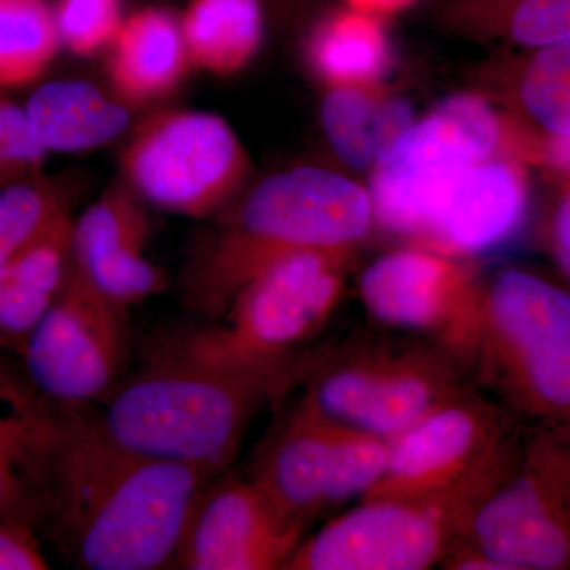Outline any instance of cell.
<instances>
[{
    "label": "cell",
    "mask_w": 570,
    "mask_h": 570,
    "mask_svg": "<svg viewBox=\"0 0 570 570\" xmlns=\"http://www.w3.org/2000/svg\"><path fill=\"white\" fill-rule=\"evenodd\" d=\"M62 444L47 532L88 570L175 568L213 472L112 444L92 406H61Z\"/></svg>",
    "instance_id": "1"
},
{
    "label": "cell",
    "mask_w": 570,
    "mask_h": 570,
    "mask_svg": "<svg viewBox=\"0 0 570 570\" xmlns=\"http://www.w3.org/2000/svg\"><path fill=\"white\" fill-rule=\"evenodd\" d=\"M367 195L343 176L302 167L265 179L214 232L186 283L190 309L223 318L235 295L281 258L348 254L370 230Z\"/></svg>",
    "instance_id": "2"
},
{
    "label": "cell",
    "mask_w": 570,
    "mask_h": 570,
    "mask_svg": "<svg viewBox=\"0 0 570 570\" xmlns=\"http://www.w3.org/2000/svg\"><path fill=\"white\" fill-rule=\"evenodd\" d=\"M281 393L266 379L164 348L124 377L96 415L126 452L223 474L255 412Z\"/></svg>",
    "instance_id": "3"
},
{
    "label": "cell",
    "mask_w": 570,
    "mask_h": 570,
    "mask_svg": "<svg viewBox=\"0 0 570 570\" xmlns=\"http://www.w3.org/2000/svg\"><path fill=\"white\" fill-rule=\"evenodd\" d=\"M347 254L281 258L235 295L223 318L176 337L168 351L205 365L254 374L291 387L295 351L317 335L343 295Z\"/></svg>",
    "instance_id": "4"
},
{
    "label": "cell",
    "mask_w": 570,
    "mask_h": 570,
    "mask_svg": "<svg viewBox=\"0 0 570 570\" xmlns=\"http://www.w3.org/2000/svg\"><path fill=\"white\" fill-rule=\"evenodd\" d=\"M471 367L521 422L570 425V292L523 269L494 277Z\"/></svg>",
    "instance_id": "5"
},
{
    "label": "cell",
    "mask_w": 570,
    "mask_h": 570,
    "mask_svg": "<svg viewBox=\"0 0 570 570\" xmlns=\"http://www.w3.org/2000/svg\"><path fill=\"white\" fill-rule=\"evenodd\" d=\"M521 423L464 384L390 441L384 474L363 499H426L471 519L519 460L528 433Z\"/></svg>",
    "instance_id": "6"
},
{
    "label": "cell",
    "mask_w": 570,
    "mask_h": 570,
    "mask_svg": "<svg viewBox=\"0 0 570 570\" xmlns=\"http://www.w3.org/2000/svg\"><path fill=\"white\" fill-rule=\"evenodd\" d=\"M464 366L425 340L360 337L307 363L298 407L392 441L464 385Z\"/></svg>",
    "instance_id": "7"
},
{
    "label": "cell",
    "mask_w": 570,
    "mask_h": 570,
    "mask_svg": "<svg viewBox=\"0 0 570 570\" xmlns=\"http://www.w3.org/2000/svg\"><path fill=\"white\" fill-rule=\"evenodd\" d=\"M463 542L501 570H570V425L531 426Z\"/></svg>",
    "instance_id": "8"
},
{
    "label": "cell",
    "mask_w": 570,
    "mask_h": 570,
    "mask_svg": "<svg viewBox=\"0 0 570 570\" xmlns=\"http://www.w3.org/2000/svg\"><path fill=\"white\" fill-rule=\"evenodd\" d=\"M124 181L148 205L187 217L219 213L249 171L227 121L208 111H168L142 122L121 156Z\"/></svg>",
    "instance_id": "9"
},
{
    "label": "cell",
    "mask_w": 570,
    "mask_h": 570,
    "mask_svg": "<svg viewBox=\"0 0 570 570\" xmlns=\"http://www.w3.org/2000/svg\"><path fill=\"white\" fill-rule=\"evenodd\" d=\"M498 135L493 111L469 96L453 97L409 127L377 159L371 205L379 223L425 238L450 190L493 153Z\"/></svg>",
    "instance_id": "10"
},
{
    "label": "cell",
    "mask_w": 570,
    "mask_h": 570,
    "mask_svg": "<svg viewBox=\"0 0 570 570\" xmlns=\"http://www.w3.org/2000/svg\"><path fill=\"white\" fill-rule=\"evenodd\" d=\"M129 307L94 287L71 262L69 275L21 351V366L59 406L104 403L124 379Z\"/></svg>",
    "instance_id": "11"
},
{
    "label": "cell",
    "mask_w": 570,
    "mask_h": 570,
    "mask_svg": "<svg viewBox=\"0 0 570 570\" xmlns=\"http://www.w3.org/2000/svg\"><path fill=\"white\" fill-rule=\"evenodd\" d=\"M390 441L337 425L296 406L269 439L254 480L303 524L374 489L387 466Z\"/></svg>",
    "instance_id": "12"
},
{
    "label": "cell",
    "mask_w": 570,
    "mask_h": 570,
    "mask_svg": "<svg viewBox=\"0 0 570 570\" xmlns=\"http://www.w3.org/2000/svg\"><path fill=\"white\" fill-rule=\"evenodd\" d=\"M464 510L426 499L370 498L303 539L283 570H426L464 538Z\"/></svg>",
    "instance_id": "13"
},
{
    "label": "cell",
    "mask_w": 570,
    "mask_h": 570,
    "mask_svg": "<svg viewBox=\"0 0 570 570\" xmlns=\"http://www.w3.org/2000/svg\"><path fill=\"white\" fill-rule=\"evenodd\" d=\"M360 294L379 324L430 341L471 366L483 287L456 262L430 250H395L367 266Z\"/></svg>",
    "instance_id": "14"
},
{
    "label": "cell",
    "mask_w": 570,
    "mask_h": 570,
    "mask_svg": "<svg viewBox=\"0 0 570 570\" xmlns=\"http://www.w3.org/2000/svg\"><path fill=\"white\" fill-rule=\"evenodd\" d=\"M305 528L254 480L214 475L195 501L175 568L283 570Z\"/></svg>",
    "instance_id": "15"
},
{
    "label": "cell",
    "mask_w": 570,
    "mask_h": 570,
    "mask_svg": "<svg viewBox=\"0 0 570 570\" xmlns=\"http://www.w3.org/2000/svg\"><path fill=\"white\" fill-rule=\"evenodd\" d=\"M61 444V406L0 354V520L47 531Z\"/></svg>",
    "instance_id": "16"
},
{
    "label": "cell",
    "mask_w": 570,
    "mask_h": 570,
    "mask_svg": "<svg viewBox=\"0 0 570 570\" xmlns=\"http://www.w3.org/2000/svg\"><path fill=\"white\" fill-rule=\"evenodd\" d=\"M146 202L126 181L108 187L73 219L71 262L112 302L132 306L165 288L163 269L146 257L151 220Z\"/></svg>",
    "instance_id": "17"
},
{
    "label": "cell",
    "mask_w": 570,
    "mask_h": 570,
    "mask_svg": "<svg viewBox=\"0 0 570 570\" xmlns=\"http://www.w3.org/2000/svg\"><path fill=\"white\" fill-rule=\"evenodd\" d=\"M527 193L519 171L505 163L474 165L461 176L425 235L441 254H478L519 230Z\"/></svg>",
    "instance_id": "18"
},
{
    "label": "cell",
    "mask_w": 570,
    "mask_h": 570,
    "mask_svg": "<svg viewBox=\"0 0 570 570\" xmlns=\"http://www.w3.org/2000/svg\"><path fill=\"white\" fill-rule=\"evenodd\" d=\"M189 63L181 21L151 7L122 21L110 45L108 77L122 104L142 105L174 92Z\"/></svg>",
    "instance_id": "19"
},
{
    "label": "cell",
    "mask_w": 570,
    "mask_h": 570,
    "mask_svg": "<svg viewBox=\"0 0 570 570\" xmlns=\"http://www.w3.org/2000/svg\"><path fill=\"white\" fill-rule=\"evenodd\" d=\"M71 213L62 214L0 272V347L20 352L61 292L71 265Z\"/></svg>",
    "instance_id": "20"
},
{
    "label": "cell",
    "mask_w": 570,
    "mask_h": 570,
    "mask_svg": "<svg viewBox=\"0 0 570 570\" xmlns=\"http://www.w3.org/2000/svg\"><path fill=\"white\" fill-rule=\"evenodd\" d=\"M26 115L47 151L82 153L100 148L126 132L129 110L92 82L59 80L32 94Z\"/></svg>",
    "instance_id": "21"
},
{
    "label": "cell",
    "mask_w": 570,
    "mask_h": 570,
    "mask_svg": "<svg viewBox=\"0 0 570 570\" xmlns=\"http://www.w3.org/2000/svg\"><path fill=\"white\" fill-rule=\"evenodd\" d=\"M190 63L230 75L253 59L264 20L258 0H193L181 20Z\"/></svg>",
    "instance_id": "22"
},
{
    "label": "cell",
    "mask_w": 570,
    "mask_h": 570,
    "mask_svg": "<svg viewBox=\"0 0 570 570\" xmlns=\"http://www.w3.org/2000/svg\"><path fill=\"white\" fill-rule=\"evenodd\" d=\"M322 122L341 159L363 168L406 132L411 110L403 102H377L354 88H340L322 105Z\"/></svg>",
    "instance_id": "23"
},
{
    "label": "cell",
    "mask_w": 570,
    "mask_h": 570,
    "mask_svg": "<svg viewBox=\"0 0 570 570\" xmlns=\"http://www.w3.org/2000/svg\"><path fill=\"white\" fill-rule=\"evenodd\" d=\"M309 59L318 77L330 85H366L387 69V40L367 14L340 13L322 22L314 32Z\"/></svg>",
    "instance_id": "24"
},
{
    "label": "cell",
    "mask_w": 570,
    "mask_h": 570,
    "mask_svg": "<svg viewBox=\"0 0 570 570\" xmlns=\"http://www.w3.org/2000/svg\"><path fill=\"white\" fill-rule=\"evenodd\" d=\"M61 47L48 0H0V91L31 85Z\"/></svg>",
    "instance_id": "25"
},
{
    "label": "cell",
    "mask_w": 570,
    "mask_h": 570,
    "mask_svg": "<svg viewBox=\"0 0 570 570\" xmlns=\"http://www.w3.org/2000/svg\"><path fill=\"white\" fill-rule=\"evenodd\" d=\"M70 212L61 184L31 178L0 189V272L26 246Z\"/></svg>",
    "instance_id": "26"
},
{
    "label": "cell",
    "mask_w": 570,
    "mask_h": 570,
    "mask_svg": "<svg viewBox=\"0 0 570 570\" xmlns=\"http://www.w3.org/2000/svg\"><path fill=\"white\" fill-rule=\"evenodd\" d=\"M524 107L557 137H570V41L543 47L521 85Z\"/></svg>",
    "instance_id": "27"
},
{
    "label": "cell",
    "mask_w": 570,
    "mask_h": 570,
    "mask_svg": "<svg viewBox=\"0 0 570 570\" xmlns=\"http://www.w3.org/2000/svg\"><path fill=\"white\" fill-rule=\"evenodd\" d=\"M55 18L61 45L92 56L110 47L121 28V0H58Z\"/></svg>",
    "instance_id": "28"
},
{
    "label": "cell",
    "mask_w": 570,
    "mask_h": 570,
    "mask_svg": "<svg viewBox=\"0 0 570 570\" xmlns=\"http://www.w3.org/2000/svg\"><path fill=\"white\" fill-rule=\"evenodd\" d=\"M47 153L33 135L24 108L0 92V178L9 184L36 178Z\"/></svg>",
    "instance_id": "29"
},
{
    "label": "cell",
    "mask_w": 570,
    "mask_h": 570,
    "mask_svg": "<svg viewBox=\"0 0 570 570\" xmlns=\"http://www.w3.org/2000/svg\"><path fill=\"white\" fill-rule=\"evenodd\" d=\"M512 33L528 47L570 41V0H520L513 11Z\"/></svg>",
    "instance_id": "30"
},
{
    "label": "cell",
    "mask_w": 570,
    "mask_h": 570,
    "mask_svg": "<svg viewBox=\"0 0 570 570\" xmlns=\"http://www.w3.org/2000/svg\"><path fill=\"white\" fill-rule=\"evenodd\" d=\"M50 568L37 531L26 524L0 520V570H45Z\"/></svg>",
    "instance_id": "31"
},
{
    "label": "cell",
    "mask_w": 570,
    "mask_h": 570,
    "mask_svg": "<svg viewBox=\"0 0 570 570\" xmlns=\"http://www.w3.org/2000/svg\"><path fill=\"white\" fill-rule=\"evenodd\" d=\"M554 250H570V194L561 202L553 220Z\"/></svg>",
    "instance_id": "32"
},
{
    "label": "cell",
    "mask_w": 570,
    "mask_h": 570,
    "mask_svg": "<svg viewBox=\"0 0 570 570\" xmlns=\"http://www.w3.org/2000/svg\"><path fill=\"white\" fill-rule=\"evenodd\" d=\"M351 2L360 13L379 14L403 9L412 0H351Z\"/></svg>",
    "instance_id": "33"
},
{
    "label": "cell",
    "mask_w": 570,
    "mask_h": 570,
    "mask_svg": "<svg viewBox=\"0 0 570 570\" xmlns=\"http://www.w3.org/2000/svg\"><path fill=\"white\" fill-rule=\"evenodd\" d=\"M549 160L554 167L570 170V137H558L549 148Z\"/></svg>",
    "instance_id": "34"
},
{
    "label": "cell",
    "mask_w": 570,
    "mask_h": 570,
    "mask_svg": "<svg viewBox=\"0 0 570 570\" xmlns=\"http://www.w3.org/2000/svg\"><path fill=\"white\" fill-rule=\"evenodd\" d=\"M554 254H557V261L562 272L570 277V250H554Z\"/></svg>",
    "instance_id": "35"
},
{
    "label": "cell",
    "mask_w": 570,
    "mask_h": 570,
    "mask_svg": "<svg viewBox=\"0 0 570 570\" xmlns=\"http://www.w3.org/2000/svg\"><path fill=\"white\" fill-rule=\"evenodd\" d=\"M7 184H9V183L3 181V179L0 178V189H2L3 186H7Z\"/></svg>",
    "instance_id": "36"
}]
</instances>
